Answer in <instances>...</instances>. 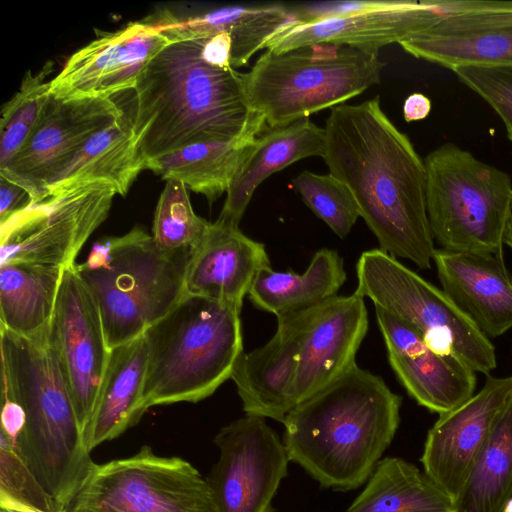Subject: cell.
<instances>
[{
    "instance_id": "cell-1",
    "label": "cell",
    "mask_w": 512,
    "mask_h": 512,
    "mask_svg": "<svg viewBox=\"0 0 512 512\" xmlns=\"http://www.w3.org/2000/svg\"><path fill=\"white\" fill-rule=\"evenodd\" d=\"M322 158L352 191L380 244L421 269L433 262L426 207V168L406 134L384 113L379 97L331 108Z\"/></svg>"
},
{
    "instance_id": "cell-2",
    "label": "cell",
    "mask_w": 512,
    "mask_h": 512,
    "mask_svg": "<svg viewBox=\"0 0 512 512\" xmlns=\"http://www.w3.org/2000/svg\"><path fill=\"white\" fill-rule=\"evenodd\" d=\"M133 90L130 117L145 165L191 144L254 140L267 129L248 105L245 73L206 61L196 40L165 45Z\"/></svg>"
},
{
    "instance_id": "cell-3",
    "label": "cell",
    "mask_w": 512,
    "mask_h": 512,
    "mask_svg": "<svg viewBox=\"0 0 512 512\" xmlns=\"http://www.w3.org/2000/svg\"><path fill=\"white\" fill-rule=\"evenodd\" d=\"M401 403L383 378L355 364L286 416L289 460L324 489L361 487L395 437Z\"/></svg>"
},
{
    "instance_id": "cell-4",
    "label": "cell",
    "mask_w": 512,
    "mask_h": 512,
    "mask_svg": "<svg viewBox=\"0 0 512 512\" xmlns=\"http://www.w3.org/2000/svg\"><path fill=\"white\" fill-rule=\"evenodd\" d=\"M2 406L22 421L17 448L45 490L67 510L96 463L47 334L27 338L0 326Z\"/></svg>"
},
{
    "instance_id": "cell-5",
    "label": "cell",
    "mask_w": 512,
    "mask_h": 512,
    "mask_svg": "<svg viewBox=\"0 0 512 512\" xmlns=\"http://www.w3.org/2000/svg\"><path fill=\"white\" fill-rule=\"evenodd\" d=\"M148 351L142 409L211 396L244 351L240 310L189 294L143 334Z\"/></svg>"
},
{
    "instance_id": "cell-6",
    "label": "cell",
    "mask_w": 512,
    "mask_h": 512,
    "mask_svg": "<svg viewBox=\"0 0 512 512\" xmlns=\"http://www.w3.org/2000/svg\"><path fill=\"white\" fill-rule=\"evenodd\" d=\"M192 251L167 252L136 226L99 239L75 270L94 298L108 347L141 337L185 294Z\"/></svg>"
},
{
    "instance_id": "cell-7",
    "label": "cell",
    "mask_w": 512,
    "mask_h": 512,
    "mask_svg": "<svg viewBox=\"0 0 512 512\" xmlns=\"http://www.w3.org/2000/svg\"><path fill=\"white\" fill-rule=\"evenodd\" d=\"M384 65L379 53L346 45L266 49L245 73L246 99L267 129L280 128L344 104L378 84Z\"/></svg>"
},
{
    "instance_id": "cell-8",
    "label": "cell",
    "mask_w": 512,
    "mask_h": 512,
    "mask_svg": "<svg viewBox=\"0 0 512 512\" xmlns=\"http://www.w3.org/2000/svg\"><path fill=\"white\" fill-rule=\"evenodd\" d=\"M426 207L434 241L456 252L503 250L512 179L452 143L424 159Z\"/></svg>"
},
{
    "instance_id": "cell-9",
    "label": "cell",
    "mask_w": 512,
    "mask_h": 512,
    "mask_svg": "<svg viewBox=\"0 0 512 512\" xmlns=\"http://www.w3.org/2000/svg\"><path fill=\"white\" fill-rule=\"evenodd\" d=\"M355 293L421 334L433 350L461 359L488 375L495 347L442 290L385 251H364L356 265Z\"/></svg>"
},
{
    "instance_id": "cell-10",
    "label": "cell",
    "mask_w": 512,
    "mask_h": 512,
    "mask_svg": "<svg viewBox=\"0 0 512 512\" xmlns=\"http://www.w3.org/2000/svg\"><path fill=\"white\" fill-rule=\"evenodd\" d=\"M67 512H217L207 482L189 461L143 445L96 464Z\"/></svg>"
},
{
    "instance_id": "cell-11",
    "label": "cell",
    "mask_w": 512,
    "mask_h": 512,
    "mask_svg": "<svg viewBox=\"0 0 512 512\" xmlns=\"http://www.w3.org/2000/svg\"><path fill=\"white\" fill-rule=\"evenodd\" d=\"M116 191L93 183L58 191L0 224V265L74 266L93 232L105 221Z\"/></svg>"
},
{
    "instance_id": "cell-12",
    "label": "cell",
    "mask_w": 512,
    "mask_h": 512,
    "mask_svg": "<svg viewBox=\"0 0 512 512\" xmlns=\"http://www.w3.org/2000/svg\"><path fill=\"white\" fill-rule=\"evenodd\" d=\"M213 442L219 456L206 479L217 512H275L273 499L290 460L266 418L245 414L223 426Z\"/></svg>"
},
{
    "instance_id": "cell-13",
    "label": "cell",
    "mask_w": 512,
    "mask_h": 512,
    "mask_svg": "<svg viewBox=\"0 0 512 512\" xmlns=\"http://www.w3.org/2000/svg\"><path fill=\"white\" fill-rule=\"evenodd\" d=\"M74 266L63 272L47 338L85 431L96 406L111 349L99 308Z\"/></svg>"
},
{
    "instance_id": "cell-14",
    "label": "cell",
    "mask_w": 512,
    "mask_h": 512,
    "mask_svg": "<svg viewBox=\"0 0 512 512\" xmlns=\"http://www.w3.org/2000/svg\"><path fill=\"white\" fill-rule=\"evenodd\" d=\"M123 114L112 98L64 100L50 95L29 139L0 175L26 189L32 203L40 202L47 198L53 177L83 144Z\"/></svg>"
},
{
    "instance_id": "cell-15",
    "label": "cell",
    "mask_w": 512,
    "mask_h": 512,
    "mask_svg": "<svg viewBox=\"0 0 512 512\" xmlns=\"http://www.w3.org/2000/svg\"><path fill=\"white\" fill-rule=\"evenodd\" d=\"M450 14L400 43L410 55L453 70L512 65V1L448 0Z\"/></svg>"
},
{
    "instance_id": "cell-16",
    "label": "cell",
    "mask_w": 512,
    "mask_h": 512,
    "mask_svg": "<svg viewBox=\"0 0 512 512\" xmlns=\"http://www.w3.org/2000/svg\"><path fill=\"white\" fill-rule=\"evenodd\" d=\"M168 43L146 19L102 33L67 59L50 81V94L64 100L111 98L134 89L147 64Z\"/></svg>"
},
{
    "instance_id": "cell-17",
    "label": "cell",
    "mask_w": 512,
    "mask_h": 512,
    "mask_svg": "<svg viewBox=\"0 0 512 512\" xmlns=\"http://www.w3.org/2000/svg\"><path fill=\"white\" fill-rule=\"evenodd\" d=\"M511 397L512 375L488 376L479 392L457 408L440 414L428 431L421 456L424 472L453 501Z\"/></svg>"
},
{
    "instance_id": "cell-18",
    "label": "cell",
    "mask_w": 512,
    "mask_h": 512,
    "mask_svg": "<svg viewBox=\"0 0 512 512\" xmlns=\"http://www.w3.org/2000/svg\"><path fill=\"white\" fill-rule=\"evenodd\" d=\"M302 337L293 383L295 406L356 364L368 330L364 298L355 292L333 296L301 311Z\"/></svg>"
},
{
    "instance_id": "cell-19",
    "label": "cell",
    "mask_w": 512,
    "mask_h": 512,
    "mask_svg": "<svg viewBox=\"0 0 512 512\" xmlns=\"http://www.w3.org/2000/svg\"><path fill=\"white\" fill-rule=\"evenodd\" d=\"M389 363L408 394L421 406L447 413L468 400L476 372L461 359L430 348L413 327L375 307Z\"/></svg>"
},
{
    "instance_id": "cell-20",
    "label": "cell",
    "mask_w": 512,
    "mask_h": 512,
    "mask_svg": "<svg viewBox=\"0 0 512 512\" xmlns=\"http://www.w3.org/2000/svg\"><path fill=\"white\" fill-rule=\"evenodd\" d=\"M449 15L445 0H398L387 9L282 28L266 49L283 52L312 44H337L379 53L434 26Z\"/></svg>"
},
{
    "instance_id": "cell-21",
    "label": "cell",
    "mask_w": 512,
    "mask_h": 512,
    "mask_svg": "<svg viewBox=\"0 0 512 512\" xmlns=\"http://www.w3.org/2000/svg\"><path fill=\"white\" fill-rule=\"evenodd\" d=\"M433 262L442 290L489 337L512 328V276L503 250L456 252L436 249Z\"/></svg>"
},
{
    "instance_id": "cell-22",
    "label": "cell",
    "mask_w": 512,
    "mask_h": 512,
    "mask_svg": "<svg viewBox=\"0 0 512 512\" xmlns=\"http://www.w3.org/2000/svg\"><path fill=\"white\" fill-rule=\"evenodd\" d=\"M270 266L263 243L238 226L216 220L193 249L185 274V293L241 311L257 273Z\"/></svg>"
},
{
    "instance_id": "cell-23",
    "label": "cell",
    "mask_w": 512,
    "mask_h": 512,
    "mask_svg": "<svg viewBox=\"0 0 512 512\" xmlns=\"http://www.w3.org/2000/svg\"><path fill=\"white\" fill-rule=\"evenodd\" d=\"M277 324L266 344L239 355L230 379L245 414L282 423L295 407L292 389L302 337L301 311L277 316Z\"/></svg>"
},
{
    "instance_id": "cell-24",
    "label": "cell",
    "mask_w": 512,
    "mask_h": 512,
    "mask_svg": "<svg viewBox=\"0 0 512 512\" xmlns=\"http://www.w3.org/2000/svg\"><path fill=\"white\" fill-rule=\"evenodd\" d=\"M169 42L203 39L226 34L231 41V67L246 65L284 27L295 23L284 4L235 5L191 16L169 10L146 18Z\"/></svg>"
},
{
    "instance_id": "cell-25",
    "label": "cell",
    "mask_w": 512,
    "mask_h": 512,
    "mask_svg": "<svg viewBox=\"0 0 512 512\" xmlns=\"http://www.w3.org/2000/svg\"><path fill=\"white\" fill-rule=\"evenodd\" d=\"M148 351L143 335L111 349L92 417L84 431L91 452L135 426L142 416Z\"/></svg>"
},
{
    "instance_id": "cell-26",
    "label": "cell",
    "mask_w": 512,
    "mask_h": 512,
    "mask_svg": "<svg viewBox=\"0 0 512 512\" xmlns=\"http://www.w3.org/2000/svg\"><path fill=\"white\" fill-rule=\"evenodd\" d=\"M325 129L309 118L266 129L232 184L217 220L238 226L256 188L273 173L311 156H323Z\"/></svg>"
},
{
    "instance_id": "cell-27",
    "label": "cell",
    "mask_w": 512,
    "mask_h": 512,
    "mask_svg": "<svg viewBox=\"0 0 512 512\" xmlns=\"http://www.w3.org/2000/svg\"><path fill=\"white\" fill-rule=\"evenodd\" d=\"M145 169L133 123L124 114L90 137L46 188L47 197L58 191L104 183L125 196Z\"/></svg>"
},
{
    "instance_id": "cell-28",
    "label": "cell",
    "mask_w": 512,
    "mask_h": 512,
    "mask_svg": "<svg viewBox=\"0 0 512 512\" xmlns=\"http://www.w3.org/2000/svg\"><path fill=\"white\" fill-rule=\"evenodd\" d=\"M346 280L343 259L332 249L317 251L304 273L279 272L266 266L248 293L260 310L280 316L311 308L333 296Z\"/></svg>"
},
{
    "instance_id": "cell-29",
    "label": "cell",
    "mask_w": 512,
    "mask_h": 512,
    "mask_svg": "<svg viewBox=\"0 0 512 512\" xmlns=\"http://www.w3.org/2000/svg\"><path fill=\"white\" fill-rule=\"evenodd\" d=\"M64 270L36 263L0 265V326L27 338L46 335Z\"/></svg>"
},
{
    "instance_id": "cell-30",
    "label": "cell",
    "mask_w": 512,
    "mask_h": 512,
    "mask_svg": "<svg viewBox=\"0 0 512 512\" xmlns=\"http://www.w3.org/2000/svg\"><path fill=\"white\" fill-rule=\"evenodd\" d=\"M258 138V137H257ZM254 140L211 141L188 145L145 165L165 180H178L212 204L227 192L252 154Z\"/></svg>"
},
{
    "instance_id": "cell-31",
    "label": "cell",
    "mask_w": 512,
    "mask_h": 512,
    "mask_svg": "<svg viewBox=\"0 0 512 512\" xmlns=\"http://www.w3.org/2000/svg\"><path fill=\"white\" fill-rule=\"evenodd\" d=\"M454 501L413 463L382 458L345 512H453Z\"/></svg>"
},
{
    "instance_id": "cell-32",
    "label": "cell",
    "mask_w": 512,
    "mask_h": 512,
    "mask_svg": "<svg viewBox=\"0 0 512 512\" xmlns=\"http://www.w3.org/2000/svg\"><path fill=\"white\" fill-rule=\"evenodd\" d=\"M512 499V397L499 414L453 512H504Z\"/></svg>"
},
{
    "instance_id": "cell-33",
    "label": "cell",
    "mask_w": 512,
    "mask_h": 512,
    "mask_svg": "<svg viewBox=\"0 0 512 512\" xmlns=\"http://www.w3.org/2000/svg\"><path fill=\"white\" fill-rule=\"evenodd\" d=\"M52 64L41 71H27L20 89L4 104L0 119V169L19 153L35 129L50 98V81L46 80Z\"/></svg>"
},
{
    "instance_id": "cell-34",
    "label": "cell",
    "mask_w": 512,
    "mask_h": 512,
    "mask_svg": "<svg viewBox=\"0 0 512 512\" xmlns=\"http://www.w3.org/2000/svg\"><path fill=\"white\" fill-rule=\"evenodd\" d=\"M209 224L194 212L186 186L178 180H166L152 228L157 246L167 252L193 251Z\"/></svg>"
},
{
    "instance_id": "cell-35",
    "label": "cell",
    "mask_w": 512,
    "mask_h": 512,
    "mask_svg": "<svg viewBox=\"0 0 512 512\" xmlns=\"http://www.w3.org/2000/svg\"><path fill=\"white\" fill-rule=\"evenodd\" d=\"M0 508L19 512H67L45 490L16 443L0 431Z\"/></svg>"
},
{
    "instance_id": "cell-36",
    "label": "cell",
    "mask_w": 512,
    "mask_h": 512,
    "mask_svg": "<svg viewBox=\"0 0 512 512\" xmlns=\"http://www.w3.org/2000/svg\"><path fill=\"white\" fill-rule=\"evenodd\" d=\"M306 206L340 238L346 237L360 217L349 187L332 174L303 171L292 180Z\"/></svg>"
},
{
    "instance_id": "cell-37",
    "label": "cell",
    "mask_w": 512,
    "mask_h": 512,
    "mask_svg": "<svg viewBox=\"0 0 512 512\" xmlns=\"http://www.w3.org/2000/svg\"><path fill=\"white\" fill-rule=\"evenodd\" d=\"M452 71L494 109L512 141V65H462Z\"/></svg>"
},
{
    "instance_id": "cell-38",
    "label": "cell",
    "mask_w": 512,
    "mask_h": 512,
    "mask_svg": "<svg viewBox=\"0 0 512 512\" xmlns=\"http://www.w3.org/2000/svg\"><path fill=\"white\" fill-rule=\"evenodd\" d=\"M398 0L330 1L288 5L295 23L304 24L351 14L387 9Z\"/></svg>"
},
{
    "instance_id": "cell-39",
    "label": "cell",
    "mask_w": 512,
    "mask_h": 512,
    "mask_svg": "<svg viewBox=\"0 0 512 512\" xmlns=\"http://www.w3.org/2000/svg\"><path fill=\"white\" fill-rule=\"evenodd\" d=\"M31 203L26 189L0 175V224L27 208Z\"/></svg>"
},
{
    "instance_id": "cell-40",
    "label": "cell",
    "mask_w": 512,
    "mask_h": 512,
    "mask_svg": "<svg viewBox=\"0 0 512 512\" xmlns=\"http://www.w3.org/2000/svg\"><path fill=\"white\" fill-rule=\"evenodd\" d=\"M432 108L430 99L421 93H413L404 101L403 116L406 122L425 119Z\"/></svg>"
},
{
    "instance_id": "cell-41",
    "label": "cell",
    "mask_w": 512,
    "mask_h": 512,
    "mask_svg": "<svg viewBox=\"0 0 512 512\" xmlns=\"http://www.w3.org/2000/svg\"><path fill=\"white\" fill-rule=\"evenodd\" d=\"M503 243L511 250L512 252V203L509 218L505 227Z\"/></svg>"
},
{
    "instance_id": "cell-42",
    "label": "cell",
    "mask_w": 512,
    "mask_h": 512,
    "mask_svg": "<svg viewBox=\"0 0 512 512\" xmlns=\"http://www.w3.org/2000/svg\"><path fill=\"white\" fill-rule=\"evenodd\" d=\"M0 512H19V511H14L11 509H6V508H0Z\"/></svg>"
}]
</instances>
